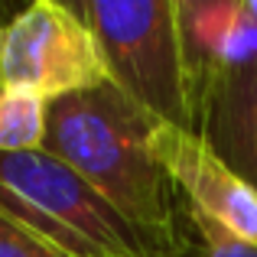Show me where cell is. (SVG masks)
Here are the masks:
<instances>
[{
	"mask_svg": "<svg viewBox=\"0 0 257 257\" xmlns=\"http://www.w3.org/2000/svg\"><path fill=\"white\" fill-rule=\"evenodd\" d=\"M160 120L114 82L49 101L43 150L72 166L94 186L160 257H179L189 247L176 186L150 147Z\"/></svg>",
	"mask_w": 257,
	"mask_h": 257,
	"instance_id": "1",
	"label": "cell"
},
{
	"mask_svg": "<svg viewBox=\"0 0 257 257\" xmlns=\"http://www.w3.org/2000/svg\"><path fill=\"white\" fill-rule=\"evenodd\" d=\"M0 212L65 257H160L98 189L46 150L0 153Z\"/></svg>",
	"mask_w": 257,
	"mask_h": 257,
	"instance_id": "2",
	"label": "cell"
},
{
	"mask_svg": "<svg viewBox=\"0 0 257 257\" xmlns=\"http://www.w3.org/2000/svg\"><path fill=\"white\" fill-rule=\"evenodd\" d=\"M75 10L98 39L111 82L157 120L195 131L176 0H82Z\"/></svg>",
	"mask_w": 257,
	"mask_h": 257,
	"instance_id": "3",
	"label": "cell"
},
{
	"mask_svg": "<svg viewBox=\"0 0 257 257\" xmlns=\"http://www.w3.org/2000/svg\"><path fill=\"white\" fill-rule=\"evenodd\" d=\"M104 82L107 62L75 4L36 0L0 26V88L59 101Z\"/></svg>",
	"mask_w": 257,
	"mask_h": 257,
	"instance_id": "4",
	"label": "cell"
},
{
	"mask_svg": "<svg viewBox=\"0 0 257 257\" xmlns=\"http://www.w3.org/2000/svg\"><path fill=\"white\" fill-rule=\"evenodd\" d=\"M150 147L189 208L257 247V189L238 176L195 131L153 127Z\"/></svg>",
	"mask_w": 257,
	"mask_h": 257,
	"instance_id": "5",
	"label": "cell"
},
{
	"mask_svg": "<svg viewBox=\"0 0 257 257\" xmlns=\"http://www.w3.org/2000/svg\"><path fill=\"white\" fill-rule=\"evenodd\" d=\"M192 114L225 72L257 59V20L247 0H176Z\"/></svg>",
	"mask_w": 257,
	"mask_h": 257,
	"instance_id": "6",
	"label": "cell"
},
{
	"mask_svg": "<svg viewBox=\"0 0 257 257\" xmlns=\"http://www.w3.org/2000/svg\"><path fill=\"white\" fill-rule=\"evenodd\" d=\"M195 134L257 189V59L208 88L195 114Z\"/></svg>",
	"mask_w": 257,
	"mask_h": 257,
	"instance_id": "7",
	"label": "cell"
},
{
	"mask_svg": "<svg viewBox=\"0 0 257 257\" xmlns=\"http://www.w3.org/2000/svg\"><path fill=\"white\" fill-rule=\"evenodd\" d=\"M49 101L26 88H0V153H33L46 144Z\"/></svg>",
	"mask_w": 257,
	"mask_h": 257,
	"instance_id": "8",
	"label": "cell"
},
{
	"mask_svg": "<svg viewBox=\"0 0 257 257\" xmlns=\"http://www.w3.org/2000/svg\"><path fill=\"white\" fill-rule=\"evenodd\" d=\"M182 218L189 221V231H192L195 257H257L254 244L234 238L231 231H225V228L215 225L212 218L199 215L195 208L182 205Z\"/></svg>",
	"mask_w": 257,
	"mask_h": 257,
	"instance_id": "9",
	"label": "cell"
},
{
	"mask_svg": "<svg viewBox=\"0 0 257 257\" xmlns=\"http://www.w3.org/2000/svg\"><path fill=\"white\" fill-rule=\"evenodd\" d=\"M0 257H65L0 212Z\"/></svg>",
	"mask_w": 257,
	"mask_h": 257,
	"instance_id": "10",
	"label": "cell"
},
{
	"mask_svg": "<svg viewBox=\"0 0 257 257\" xmlns=\"http://www.w3.org/2000/svg\"><path fill=\"white\" fill-rule=\"evenodd\" d=\"M4 23H7V20H0V26H4Z\"/></svg>",
	"mask_w": 257,
	"mask_h": 257,
	"instance_id": "11",
	"label": "cell"
}]
</instances>
